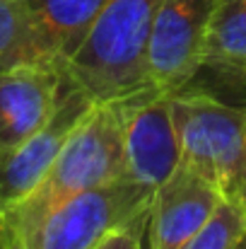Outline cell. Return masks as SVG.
Returning a JSON list of instances; mask_svg holds the SVG:
<instances>
[{
	"label": "cell",
	"mask_w": 246,
	"mask_h": 249,
	"mask_svg": "<svg viewBox=\"0 0 246 249\" xmlns=\"http://www.w3.org/2000/svg\"><path fill=\"white\" fill-rule=\"evenodd\" d=\"M181 165L215 184L225 198L246 184V102L234 104L193 85L171 94Z\"/></svg>",
	"instance_id": "3957f363"
},
{
	"label": "cell",
	"mask_w": 246,
	"mask_h": 249,
	"mask_svg": "<svg viewBox=\"0 0 246 249\" xmlns=\"http://www.w3.org/2000/svg\"><path fill=\"white\" fill-rule=\"evenodd\" d=\"M234 87H246V75H244V78H239V80H237V85H234Z\"/></svg>",
	"instance_id": "e0dca14e"
},
{
	"label": "cell",
	"mask_w": 246,
	"mask_h": 249,
	"mask_svg": "<svg viewBox=\"0 0 246 249\" xmlns=\"http://www.w3.org/2000/svg\"><path fill=\"white\" fill-rule=\"evenodd\" d=\"M155 189L121 174L58 206L39 228L32 249H97L111 235L150 218Z\"/></svg>",
	"instance_id": "277c9868"
},
{
	"label": "cell",
	"mask_w": 246,
	"mask_h": 249,
	"mask_svg": "<svg viewBox=\"0 0 246 249\" xmlns=\"http://www.w3.org/2000/svg\"><path fill=\"white\" fill-rule=\"evenodd\" d=\"M39 36L61 68L73 58L106 0H27Z\"/></svg>",
	"instance_id": "30bf717a"
},
{
	"label": "cell",
	"mask_w": 246,
	"mask_h": 249,
	"mask_svg": "<svg viewBox=\"0 0 246 249\" xmlns=\"http://www.w3.org/2000/svg\"><path fill=\"white\" fill-rule=\"evenodd\" d=\"M246 235L244 213L225 198L215 215L205 223V228L186 245L183 249H234L237 242Z\"/></svg>",
	"instance_id": "4fadbf2b"
},
{
	"label": "cell",
	"mask_w": 246,
	"mask_h": 249,
	"mask_svg": "<svg viewBox=\"0 0 246 249\" xmlns=\"http://www.w3.org/2000/svg\"><path fill=\"white\" fill-rule=\"evenodd\" d=\"M123 121L126 174L150 189H160L181 165V145L171 111V92L148 85L118 102Z\"/></svg>",
	"instance_id": "5b68a950"
},
{
	"label": "cell",
	"mask_w": 246,
	"mask_h": 249,
	"mask_svg": "<svg viewBox=\"0 0 246 249\" xmlns=\"http://www.w3.org/2000/svg\"><path fill=\"white\" fill-rule=\"evenodd\" d=\"M230 201H232V203H234L242 213H244V218H246V184L242 186V189H237V191L230 196Z\"/></svg>",
	"instance_id": "9a60e30c"
},
{
	"label": "cell",
	"mask_w": 246,
	"mask_h": 249,
	"mask_svg": "<svg viewBox=\"0 0 246 249\" xmlns=\"http://www.w3.org/2000/svg\"><path fill=\"white\" fill-rule=\"evenodd\" d=\"M92 107L94 102L68 80L63 97L46 126L0 160V213L22 201L44 179V174L51 169L53 160L63 150L66 141Z\"/></svg>",
	"instance_id": "52a82bcc"
},
{
	"label": "cell",
	"mask_w": 246,
	"mask_h": 249,
	"mask_svg": "<svg viewBox=\"0 0 246 249\" xmlns=\"http://www.w3.org/2000/svg\"><path fill=\"white\" fill-rule=\"evenodd\" d=\"M215 0H160L148 46L150 85L179 92L200 73Z\"/></svg>",
	"instance_id": "8992f818"
},
{
	"label": "cell",
	"mask_w": 246,
	"mask_h": 249,
	"mask_svg": "<svg viewBox=\"0 0 246 249\" xmlns=\"http://www.w3.org/2000/svg\"><path fill=\"white\" fill-rule=\"evenodd\" d=\"M160 0H106L73 58L68 80L94 104L121 102L150 85L148 46Z\"/></svg>",
	"instance_id": "7a4b0ae2"
},
{
	"label": "cell",
	"mask_w": 246,
	"mask_h": 249,
	"mask_svg": "<svg viewBox=\"0 0 246 249\" xmlns=\"http://www.w3.org/2000/svg\"><path fill=\"white\" fill-rule=\"evenodd\" d=\"M148 230V223L121 230L116 235H111L109 240H104L97 249H145L143 247V232Z\"/></svg>",
	"instance_id": "5bb4252c"
},
{
	"label": "cell",
	"mask_w": 246,
	"mask_h": 249,
	"mask_svg": "<svg viewBox=\"0 0 246 249\" xmlns=\"http://www.w3.org/2000/svg\"><path fill=\"white\" fill-rule=\"evenodd\" d=\"M200 71H213L230 85L246 75V0H215Z\"/></svg>",
	"instance_id": "8fae6325"
},
{
	"label": "cell",
	"mask_w": 246,
	"mask_h": 249,
	"mask_svg": "<svg viewBox=\"0 0 246 249\" xmlns=\"http://www.w3.org/2000/svg\"><path fill=\"white\" fill-rule=\"evenodd\" d=\"M126 174L118 102L94 104L66 141L44 179L0 213V249H32L44 220L82 191Z\"/></svg>",
	"instance_id": "6da1fadb"
},
{
	"label": "cell",
	"mask_w": 246,
	"mask_h": 249,
	"mask_svg": "<svg viewBox=\"0 0 246 249\" xmlns=\"http://www.w3.org/2000/svg\"><path fill=\"white\" fill-rule=\"evenodd\" d=\"M222 191L198 172L179 165L152 196L148 237L150 249H183L215 215Z\"/></svg>",
	"instance_id": "9c48e42d"
},
{
	"label": "cell",
	"mask_w": 246,
	"mask_h": 249,
	"mask_svg": "<svg viewBox=\"0 0 246 249\" xmlns=\"http://www.w3.org/2000/svg\"><path fill=\"white\" fill-rule=\"evenodd\" d=\"M234 249H246V235L239 240V242H237V247H234Z\"/></svg>",
	"instance_id": "2e32d148"
},
{
	"label": "cell",
	"mask_w": 246,
	"mask_h": 249,
	"mask_svg": "<svg viewBox=\"0 0 246 249\" xmlns=\"http://www.w3.org/2000/svg\"><path fill=\"white\" fill-rule=\"evenodd\" d=\"M27 63H53V61L39 36L29 2L0 0V71Z\"/></svg>",
	"instance_id": "7c38bea8"
},
{
	"label": "cell",
	"mask_w": 246,
	"mask_h": 249,
	"mask_svg": "<svg viewBox=\"0 0 246 249\" xmlns=\"http://www.w3.org/2000/svg\"><path fill=\"white\" fill-rule=\"evenodd\" d=\"M66 83V71L53 63H27L0 71V160L46 126Z\"/></svg>",
	"instance_id": "ba28073f"
}]
</instances>
